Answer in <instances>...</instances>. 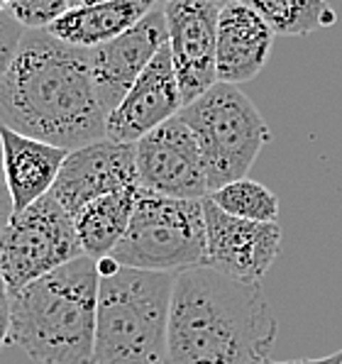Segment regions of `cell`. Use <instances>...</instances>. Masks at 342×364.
Listing matches in <instances>:
<instances>
[{
  "label": "cell",
  "mask_w": 342,
  "mask_h": 364,
  "mask_svg": "<svg viewBox=\"0 0 342 364\" xmlns=\"http://www.w3.org/2000/svg\"><path fill=\"white\" fill-rule=\"evenodd\" d=\"M274 30V35L304 37L338 22L325 0H242Z\"/></svg>",
  "instance_id": "cell-18"
},
{
  "label": "cell",
  "mask_w": 342,
  "mask_h": 364,
  "mask_svg": "<svg viewBox=\"0 0 342 364\" xmlns=\"http://www.w3.org/2000/svg\"><path fill=\"white\" fill-rule=\"evenodd\" d=\"M100 274L91 257L8 294L10 340L37 364H91Z\"/></svg>",
  "instance_id": "cell-3"
},
{
  "label": "cell",
  "mask_w": 342,
  "mask_h": 364,
  "mask_svg": "<svg viewBox=\"0 0 342 364\" xmlns=\"http://www.w3.org/2000/svg\"><path fill=\"white\" fill-rule=\"evenodd\" d=\"M139 186L125 188L103 198H95L74 215L76 232L81 240L83 255L98 262L100 257H110L113 250L125 237L130 228Z\"/></svg>",
  "instance_id": "cell-17"
},
{
  "label": "cell",
  "mask_w": 342,
  "mask_h": 364,
  "mask_svg": "<svg viewBox=\"0 0 342 364\" xmlns=\"http://www.w3.org/2000/svg\"><path fill=\"white\" fill-rule=\"evenodd\" d=\"M0 149H3V173L13 200V213L25 210L42 196L52 193L61 164L69 154V149L54 147L3 125H0Z\"/></svg>",
  "instance_id": "cell-15"
},
{
  "label": "cell",
  "mask_w": 342,
  "mask_h": 364,
  "mask_svg": "<svg viewBox=\"0 0 342 364\" xmlns=\"http://www.w3.org/2000/svg\"><path fill=\"white\" fill-rule=\"evenodd\" d=\"M178 117L201 144L210 193L225 183L247 178L252 164L272 139L260 108L233 83H213L203 96L183 105Z\"/></svg>",
  "instance_id": "cell-5"
},
{
  "label": "cell",
  "mask_w": 342,
  "mask_h": 364,
  "mask_svg": "<svg viewBox=\"0 0 342 364\" xmlns=\"http://www.w3.org/2000/svg\"><path fill=\"white\" fill-rule=\"evenodd\" d=\"M98 3H108V0H69L71 8H88V5H98Z\"/></svg>",
  "instance_id": "cell-25"
},
{
  "label": "cell",
  "mask_w": 342,
  "mask_h": 364,
  "mask_svg": "<svg viewBox=\"0 0 342 364\" xmlns=\"http://www.w3.org/2000/svg\"><path fill=\"white\" fill-rule=\"evenodd\" d=\"M134 166L144 191L183 200L210 196L201 144L178 115L134 142Z\"/></svg>",
  "instance_id": "cell-8"
},
{
  "label": "cell",
  "mask_w": 342,
  "mask_h": 364,
  "mask_svg": "<svg viewBox=\"0 0 342 364\" xmlns=\"http://www.w3.org/2000/svg\"><path fill=\"white\" fill-rule=\"evenodd\" d=\"M205 245L203 200L169 198L139 188L130 228L110 257L127 269L178 274L205 264Z\"/></svg>",
  "instance_id": "cell-6"
},
{
  "label": "cell",
  "mask_w": 342,
  "mask_h": 364,
  "mask_svg": "<svg viewBox=\"0 0 342 364\" xmlns=\"http://www.w3.org/2000/svg\"><path fill=\"white\" fill-rule=\"evenodd\" d=\"M210 200L220 210L235 218L255 223H277L279 220V198L272 188L255 178H240L225 183L210 193Z\"/></svg>",
  "instance_id": "cell-19"
},
{
  "label": "cell",
  "mask_w": 342,
  "mask_h": 364,
  "mask_svg": "<svg viewBox=\"0 0 342 364\" xmlns=\"http://www.w3.org/2000/svg\"><path fill=\"white\" fill-rule=\"evenodd\" d=\"M220 10L208 0H169L164 5L171 64L183 105L193 103L218 83L215 54Z\"/></svg>",
  "instance_id": "cell-9"
},
{
  "label": "cell",
  "mask_w": 342,
  "mask_h": 364,
  "mask_svg": "<svg viewBox=\"0 0 342 364\" xmlns=\"http://www.w3.org/2000/svg\"><path fill=\"white\" fill-rule=\"evenodd\" d=\"M173 279L127 267L100 279L91 364H166Z\"/></svg>",
  "instance_id": "cell-4"
},
{
  "label": "cell",
  "mask_w": 342,
  "mask_h": 364,
  "mask_svg": "<svg viewBox=\"0 0 342 364\" xmlns=\"http://www.w3.org/2000/svg\"><path fill=\"white\" fill-rule=\"evenodd\" d=\"M205 213V267L228 277L260 284L282 250L279 223H255L235 218L203 198Z\"/></svg>",
  "instance_id": "cell-10"
},
{
  "label": "cell",
  "mask_w": 342,
  "mask_h": 364,
  "mask_svg": "<svg viewBox=\"0 0 342 364\" xmlns=\"http://www.w3.org/2000/svg\"><path fill=\"white\" fill-rule=\"evenodd\" d=\"M83 257L74 215L54 198L42 196L25 210H15L0 230V272L8 294L57 272Z\"/></svg>",
  "instance_id": "cell-7"
},
{
  "label": "cell",
  "mask_w": 342,
  "mask_h": 364,
  "mask_svg": "<svg viewBox=\"0 0 342 364\" xmlns=\"http://www.w3.org/2000/svg\"><path fill=\"white\" fill-rule=\"evenodd\" d=\"M152 10L142 0H108L88 8H69L47 30L74 47L93 49L120 37Z\"/></svg>",
  "instance_id": "cell-16"
},
{
  "label": "cell",
  "mask_w": 342,
  "mask_h": 364,
  "mask_svg": "<svg viewBox=\"0 0 342 364\" xmlns=\"http://www.w3.org/2000/svg\"><path fill=\"white\" fill-rule=\"evenodd\" d=\"M264 364H342V350L328 357H318V360H294V362H264Z\"/></svg>",
  "instance_id": "cell-23"
},
{
  "label": "cell",
  "mask_w": 342,
  "mask_h": 364,
  "mask_svg": "<svg viewBox=\"0 0 342 364\" xmlns=\"http://www.w3.org/2000/svg\"><path fill=\"white\" fill-rule=\"evenodd\" d=\"M166 42L169 32H166L164 8H154L120 37L91 49L95 91L105 115H110L122 103L134 81L142 76V71Z\"/></svg>",
  "instance_id": "cell-12"
},
{
  "label": "cell",
  "mask_w": 342,
  "mask_h": 364,
  "mask_svg": "<svg viewBox=\"0 0 342 364\" xmlns=\"http://www.w3.org/2000/svg\"><path fill=\"white\" fill-rule=\"evenodd\" d=\"M0 154H3V149H0Z\"/></svg>",
  "instance_id": "cell-30"
},
{
  "label": "cell",
  "mask_w": 342,
  "mask_h": 364,
  "mask_svg": "<svg viewBox=\"0 0 342 364\" xmlns=\"http://www.w3.org/2000/svg\"><path fill=\"white\" fill-rule=\"evenodd\" d=\"M69 8V0H8V10L25 30H47Z\"/></svg>",
  "instance_id": "cell-20"
},
{
  "label": "cell",
  "mask_w": 342,
  "mask_h": 364,
  "mask_svg": "<svg viewBox=\"0 0 342 364\" xmlns=\"http://www.w3.org/2000/svg\"><path fill=\"white\" fill-rule=\"evenodd\" d=\"M208 3L218 5V8H225V5H233V3H237V0H208Z\"/></svg>",
  "instance_id": "cell-28"
},
{
  "label": "cell",
  "mask_w": 342,
  "mask_h": 364,
  "mask_svg": "<svg viewBox=\"0 0 342 364\" xmlns=\"http://www.w3.org/2000/svg\"><path fill=\"white\" fill-rule=\"evenodd\" d=\"M277 333L262 284L205 264L173 279L166 364H264Z\"/></svg>",
  "instance_id": "cell-2"
},
{
  "label": "cell",
  "mask_w": 342,
  "mask_h": 364,
  "mask_svg": "<svg viewBox=\"0 0 342 364\" xmlns=\"http://www.w3.org/2000/svg\"><path fill=\"white\" fill-rule=\"evenodd\" d=\"M142 3H147L149 8H164V5L169 3V0H142Z\"/></svg>",
  "instance_id": "cell-27"
},
{
  "label": "cell",
  "mask_w": 342,
  "mask_h": 364,
  "mask_svg": "<svg viewBox=\"0 0 342 364\" xmlns=\"http://www.w3.org/2000/svg\"><path fill=\"white\" fill-rule=\"evenodd\" d=\"M183 110L181 88L171 64L169 42L149 61L122 103L105 120V137L120 144H134L147 132L169 122Z\"/></svg>",
  "instance_id": "cell-13"
},
{
  "label": "cell",
  "mask_w": 342,
  "mask_h": 364,
  "mask_svg": "<svg viewBox=\"0 0 342 364\" xmlns=\"http://www.w3.org/2000/svg\"><path fill=\"white\" fill-rule=\"evenodd\" d=\"M13 343L10 340V301H0V352H3V347Z\"/></svg>",
  "instance_id": "cell-22"
},
{
  "label": "cell",
  "mask_w": 342,
  "mask_h": 364,
  "mask_svg": "<svg viewBox=\"0 0 342 364\" xmlns=\"http://www.w3.org/2000/svg\"><path fill=\"white\" fill-rule=\"evenodd\" d=\"M25 32L27 30L13 18V13H10L8 8L0 13V81H3L10 64L15 61V54H18Z\"/></svg>",
  "instance_id": "cell-21"
},
{
  "label": "cell",
  "mask_w": 342,
  "mask_h": 364,
  "mask_svg": "<svg viewBox=\"0 0 342 364\" xmlns=\"http://www.w3.org/2000/svg\"><path fill=\"white\" fill-rule=\"evenodd\" d=\"M91 49L74 47L49 30H27L0 81V125L61 149L105 137Z\"/></svg>",
  "instance_id": "cell-1"
},
{
  "label": "cell",
  "mask_w": 342,
  "mask_h": 364,
  "mask_svg": "<svg viewBox=\"0 0 342 364\" xmlns=\"http://www.w3.org/2000/svg\"><path fill=\"white\" fill-rule=\"evenodd\" d=\"M274 44V30L264 18L255 13L242 0L225 5L218 18V81L247 83L267 66Z\"/></svg>",
  "instance_id": "cell-14"
},
{
  "label": "cell",
  "mask_w": 342,
  "mask_h": 364,
  "mask_svg": "<svg viewBox=\"0 0 342 364\" xmlns=\"http://www.w3.org/2000/svg\"><path fill=\"white\" fill-rule=\"evenodd\" d=\"M5 8H8V5H5V0H0V13H3Z\"/></svg>",
  "instance_id": "cell-29"
},
{
  "label": "cell",
  "mask_w": 342,
  "mask_h": 364,
  "mask_svg": "<svg viewBox=\"0 0 342 364\" xmlns=\"http://www.w3.org/2000/svg\"><path fill=\"white\" fill-rule=\"evenodd\" d=\"M139 186L134 166V144L103 137L66 154L52 196L71 215L95 198Z\"/></svg>",
  "instance_id": "cell-11"
},
{
  "label": "cell",
  "mask_w": 342,
  "mask_h": 364,
  "mask_svg": "<svg viewBox=\"0 0 342 364\" xmlns=\"http://www.w3.org/2000/svg\"><path fill=\"white\" fill-rule=\"evenodd\" d=\"M8 299V284H5V277H3V272H0V301H5Z\"/></svg>",
  "instance_id": "cell-26"
},
{
  "label": "cell",
  "mask_w": 342,
  "mask_h": 364,
  "mask_svg": "<svg viewBox=\"0 0 342 364\" xmlns=\"http://www.w3.org/2000/svg\"><path fill=\"white\" fill-rule=\"evenodd\" d=\"M95 267H98L100 279H103V277H113V274L120 272V264H117L113 257H100V259L95 262Z\"/></svg>",
  "instance_id": "cell-24"
}]
</instances>
